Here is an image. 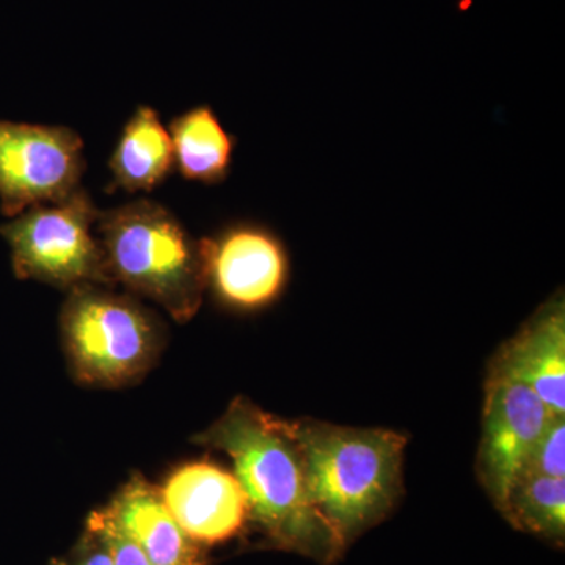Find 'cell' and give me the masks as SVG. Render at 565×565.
<instances>
[{"mask_svg":"<svg viewBox=\"0 0 565 565\" xmlns=\"http://www.w3.org/2000/svg\"><path fill=\"white\" fill-rule=\"evenodd\" d=\"M192 441L232 459L234 475L247 494L250 522L275 548L321 565H332L344 555L348 546L311 497L302 451L288 419L236 397Z\"/></svg>","mask_w":565,"mask_h":565,"instance_id":"6da1fadb","label":"cell"},{"mask_svg":"<svg viewBox=\"0 0 565 565\" xmlns=\"http://www.w3.org/2000/svg\"><path fill=\"white\" fill-rule=\"evenodd\" d=\"M289 423L311 497L345 546L392 514L404 490V434L308 418Z\"/></svg>","mask_w":565,"mask_h":565,"instance_id":"7a4b0ae2","label":"cell"},{"mask_svg":"<svg viewBox=\"0 0 565 565\" xmlns=\"http://www.w3.org/2000/svg\"><path fill=\"white\" fill-rule=\"evenodd\" d=\"M96 228L114 286L161 305L177 322L199 313L206 291L202 241L172 212L137 200L99 212Z\"/></svg>","mask_w":565,"mask_h":565,"instance_id":"3957f363","label":"cell"},{"mask_svg":"<svg viewBox=\"0 0 565 565\" xmlns=\"http://www.w3.org/2000/svg\"><path fill=\"white\" fill-rule=\"evenodd\" d=\"M63 348L77 382L117 388L143 377L158 360L163 327L128 294L85 285L68 291L61 313Z\"/></svg>","mask_w":565,"mask_h":565,"instance_id":"277c9868","label":"cell"},{"mask_svg":"<svg viewBox=\"0 0 565 565\" xmlns=\"http://www.w3.org/2000/svg\"><path fill=\"white\" fill-rule=\"evenodd\" d=\"M99 212L79 188L62 202L39 204L14 215L0 226L10 245L14 274L66 291L85 285L111 288L102 244L93 234Z\"/></svg>","mask_w":565,"mask_h":565,"instance_id":"5b68a950","label":"cell"},{"mask_svg":"<svg viewBox=\"0 0 565 565\" xmlns=\"http://www.w3.org/2000/svg\"><path fill=\"white\" fill-rule=\"evenodd\" d=\"M84 141L66 126L0 120V207L9 217L81 188Z\"/></svg>","mask_w":565,"mask_h":565,"instance_id":"8992f818","label":"cell"},{"mask_svg":"<svg viewBox=\"0 0 565 565\" xmlns=\"http://www.w3.org/2000/svg\"><path fill=\"white\" fill-rule=\"evenodd\" d=\"M200 241L206 289L223 308L256 313L281 299L291 278V258L273 228L259 222H232Z\"/></svg>","mask_w":565,"mask_h":565,"instance_id":"52a82bcc","label":"cell"},{"mask_svg":"<svg viewBox=\"0 0 565 565\" xmlns=\"http://www.w3.org/2000/svg\"><path fill=\"white\" fill-rule=\"evenodd\" d=\"M550 416L541 397L527 386L511 379L487 375L476 470L498 511L522 475Z\"/></svg>","mask_w":565,"mask_h":565,"instance_id":"ba28073f","label":"cell"},{"mask_svg":"<svg viewBox=\"0 0 565 565\" xmlns=\"http://www.w3.org/2000/svg\"><path fill=\"white\" fill-rule=\"evenodd\" d=\"M159 492L178 525L203 548L232 541L250 522L236 475L210 460L181 465Z\"/></svg>","mask_w":565,"mask_h":565,"instance_id":"9c48e42d","label":"cell"},{"mask_svg":"<svg viewBox=\"0 0 565 565\" xmlns=\"http://www.w3.org/2000/svg\"><path fill=\"white\" fill-rule=\"evenodd\" d=\"M487 375L520 382L541 397L550 414L565 416L563 297L542 305L530 321L498 349Z\"/></svg>","mask_w":565,"mask_h":565,"instance_id":"30bf717a","label":"cell"},{"mask_svg":"<svg viewBox=\"0 0 565 565\" xmlns=\"http://www.w3.org/2000/svg\"><path fill=\"white\" fill-rule=\"evenodd\" d=\"M103 511L151 565H207L206 548L182 531L159 489L143 478H132Z\"/></svg>","mask_w":565,"mask_h":565,"instance_id":"8fae6325","label":"cell"},{"mask_svg":"<svg viewBox=\"0 0 565 565\" xmlns=\"http://www.w3.org/2000/svg\"><path fill=\"white\" fill-rule=\"evenodd\" d=\"M174 167L172 137L158 110L139 106L122 129L109 161L110 188L151 192L169 178Z\"/></svg>","mask_w":565,"mask_h":565,"instance_id":"7c38bea8","label":"cell"},{"mask_svg":"<svg viewBox=\"0 0 565 565\" xmlns=\"http://www.w3.org/2000/svg\"><path fill=\"white\" fill-rule=\"evenodd\" d=\"M174 166L182 178L203 184H222L232 173L237 139L223 128L210 104L193 107L170 121Z\"/></svg>","mask_w":565,"mask_h":565,"instance_id":"4fadbf2b","label":"cell"},{"mask_svg":"<svg viewBox=\"0 0 565 565\" xmlns=\"http://www.w3.org/2000/svg\"><path fill=\"white\" fill-rule=\"evenodd\" d=\"M500 512L515 530L564 545L565 478L523 476L516 479Z\"/></svg>","mask_w":565,"mask_h":565,"instance_id":"5bb4252c","label":"cell"},{"mask_svg":"<svg viewBox=\"0 0 565 565\" xmlns=\"http://www.w3.org/2000/svg\"><path fill=\"white\" fill-rule=\"evenodd\" d=\"M523 476L565 478V416H550L519 479Z\"/></svg>","mask_w":565,"mask_h":565,"instance_id":"9a60e30c","label":"cell"},{"mask_svg":"<svg viewBox=\"0 0 565 565\" xmlns=\"http://www.w3.org/2000/svg\"><path fill=\"white\" fill-rule=\"evenodd\" d=\"M88 519L95 522L106 535L111 550V557H114V565H151L150 561L145 557L143 553L137 548L131 539L126 537L125 534L115 526L109 516L104 514V511L93 512Z\"/></svg>","mask_w":565,"mask_h":565,"instance_id":"2e32d148","label":"cell"},{"mask_svg":"<svg viewBox=\"0 0 565 565\" xmlns=\"http://www.w3.org/2000/svg\"><path fill=\"white\" fill-rule=\"evenodd\" d=\"M63 565H114L111 550L106 535L95 522L88 519L87 530L70 563Z\"/></svg>","mask_w":565,"mask_h":565,"instance_id":"e0dca14e","label":"cell"},{"mask_svg":"<svg viewBox=\"0 0 565 565\" xmlns=\"http://www.w3.org/2000/svg\"><path fill=\"white\" fill-rule=\"evenodd\" d=\"M47 565H63V564H62V561L52 559L51 563Z\"/></svg>","mask_w":565,"mask_h":565,"instance_id":"ac0fdd59","label":"cell"}]
</instances>
